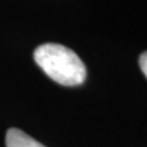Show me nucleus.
<instances>
[{"instance_id":"f257e3e1","label":"nucleus","mask_w":147,"mask_h":147,"mask_svg":"<svg viewBox=\"0 0 147 147\" xmlns=\"http://www.w3.org/2000/svg\"><path fill=\"white\" fill-rule=\"evenodd\" d=\"M34 60L52 80L64 86H77L86 79L85 64L74 50L57 43H45L34 50Z\"/></svg>"},{"instance_id":"f03ea898","label":"nucleus","mask_w":147,"mask_h":147,"mask_svg":"<svg viewBox=\"0 0 147 147\" xmlns=\"http://www.w3.org/2000/svg\"><path fill=\"white\" fill-rule=\"evenodd\" d=\"M6 147H45L20 129H9L6 132Z\"/></svg>"},{"instance_id":"7ed1b4c3","label":"nucleus","mask_w":147,"mask_h":147,"mask_svg":"<svg viewBox=\"0 0 147 147\" xmlns=\"http://www.w3.org/2000/svg\"><path fill=\"white\" fill-rule=\"evenodd\" d=\"M140 67H141L142 72H144L146 75V77H147V52H145L144 54H141V57H140Z\"/></svg>"}]
</instances>
